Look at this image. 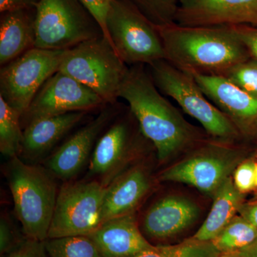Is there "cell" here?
<instances>
[{"mask_svg": "<svg viewBox=\"0 0 257 257\" xmlns=\"http://www.w3.org/2000/svg\"><path fill=\"white\" fill-rule=\"evenodd\" d=\"M119 97L128 103L142 133L153 145L160 162L204 139L202 132L189 124L159 90L145 64L128 67Z\"/></svg>", "mask_w": 257, "mask_h": 257, "instance_id": "obj_1", "label": "cell"}, {"mask_svg": "<svg viewBox=\"0 0 257 257\" xmlns=\"http://www.w3.org/2000/svg\"><path fill=\"white\" fill-rule=\"evenodd\" d=\"M157 30L165 60L192 76L225 77L233 67L251 57L231 26L189 27L174 23Z\"/></svg>", "mask_w": 257, "mask_h": 257, "instance_id": "obj_2", "label": "cell"}, {"mask_svg": "<svg viewBox=\"0 0 257 257\" xmlns=\"http://www.w3.org/2000/svg\"><path fill=\"white\" fill-rule=\"evenodd\" d=\"M7 179L15 212L28 239H47L59 190L56 177L46 167L28 165L20 157L10 158Z\"/></svg>", "mask_w": 257, "mask_h": 257, "instance_id": "obj_3", "label": "cell"}, {"mask_svg": "<svg viewBox=\"0 0 257 257\" xmlns=\"http://www.w3.org/2000/svg\"><path fill=\"white\" fill-rule=\"evenodd\" d=\"M147 67L159 90L172 98L184 111L197 120L211 138L233 143L241 138L229 116L211 102L193 76L165 60Z\"/></svg>", "mask_w": 257, "mask_h": 257, "instance_id": "obj_4", "label": "cell"}, {"mask_svg": "<svg viewBox=\"0 0 257 257\" xmlns=\"http://www.w3.org/2000/svg\"><path fill=\"white\" fill-rule=\"evenodd\" d=\"M128 67L103 35L66 51L59 71L115 104Z\"/></svg>", "mask_w": 257, "mask_h": 257, "instance_id": "obj_5", "label": "cell"}, {"mask_svg": "<svg viewBox=\"0 0 257 257\" xmlns=\"http://www.w3.org/2000/svg\"><path fill=\"white\" fill-rule=\"evenodd\" d=\"M35 10L36 48L67 50L104 36L97 20L79 0H41Z\"/></svg>", "mask_w": 257, "mask_h": 257, "instance_id": "obj_6", "label": "cell"}, {"mask_svg": "<svg viewBox=\"0 0 257 257\" xmlns=\"http://www.w3.org/2000/svg\"><path fill=\"white\" fill-rule=\"evenodd\" d=\"M106 29L108 40L128 67L165 60L157 27L126 0H111Z\"/></svg>", "mask_w": 257, "mask_h": 257, "instance_id": "obj_7", "label": "cell"}, {"mask_svg": "<svg viewBox=\"0 0 257 257\" xmlns=\"http://www.w3.org/2000/svg\"><path fill=\"white\" fill-rule=\"evenodd\" d=\"M106 187L93 179L64 182L59 189L47 239L94 232L101 224Z\"/></svg>", "mask_w": 257, "mask_h": 257, "instance_id": "obj_8", "label": "cell"}, {"mask_svg": "<svg viewBox=\"0 0 257 257\" xmlns=\"http://www.w3.org/2000/svg\"><path fill=\"white\" fill-rule=\"evenodd\" d=\"M66 51L35 47L1 67L0 96L22 116L43 84L58 72Z\"/></svg>", "mask_w": 257, "mask_h": 257, "instance_id": "obj_9", "label": "cell"}, {"mask_svg": "<svg viewBox=\"0 0 257 257\" xmlns=\"http://www.w3.org/2000/svg\"><path fill=\"white\" fill-rule=\"evenodd\" d=\"M214 140L160 176L161 181L193 186L207 194H215L223 182L239 165L242 152L231 145Z\"/></svg>", "mask_w": 257, "mask_h": 257, "instance_id": "obj_10", "label": "cell"}, {"mask_svg": "<svg viewBox=\"0 0 257 257\" xmlns=\"http://www.w3.org/2000/svg\"><path fill=\"white\" fill-rule=\"evenodd\" d=\"M122 111L98 140L89 162V179H96L105 187L122 172L126 161L140 146L150 141L130 108L124 116Z\"/></svg>", "mask_w": 257, "mask_h": 257, "instance_id": "obj_11", "label": "cell"}, {"mask_svg": "<svg viewBox=\"0 0 257 257\" xmlns=\"http://www.w3.org/2000/svg\"><path fill=\"white\" fill-rule=\"evenodd\" d=\"M105 101L82 83L58 71L47 81L21 116L23 130L35 120L76 112L101 110Z\"/></svg>", "mask_w": 257, "mask_h": 257, "instance_id": "obj_12", "label": "cell"}, {"mask_svg": "<svg viewBox=\"0 0 257 257\" xmlns=\"http://www.w3.org/2000/svg\"><path fill=\"white\" fill-rule=\"evenodd\" d=\"M119 102L107 104L95 117L79 128L48 159L46 168L56 178L72 180L91 159L98 140L124 109Z\"/></svg>", "mask_w": 257, "mask_h": 257, "instance_id": "obj_13", "label": "cell"}, {"mask_svg": "<svg viewBox=\"0 0 257 257\" xmlns=\"http://www.w3.org/2000/svg\"><path fill=\"white\" fill-rule=\"evenodd\" d=\"M175 23L182 26H257V0H179Z\"/></svg>", "mask_w": 257, "mask_h": 257, "instance_id": "obj_14", "label": "cell"}, {"mask_svg": "<svg viewBox=\"0 0 257 257\" xmlns=\"http://www.w3.org/2000/svg\"><path fill=\"white\" fill-rule=\"evenodd\" d=\"M209 100L229 116L241 137L257 136V97L224 77L193 76Z\"/></svg>", "mask_w": 257, "mask_h": 257, "instance_id": "obj_15", "label": "cell"}, {"mask_svg": "<svg viewBox=\"0 0 257 257\" xmlns=\"http://www.w3.org/2000/svg\"><path fill=\"white\" fill-rule=\"evenodd\" d=\"M88 236L101 257H134L154 246L139 229L134 213L104 221Z\"/></svg>", "mask_w": 257, "mask_h": 257, "instance_id": "obj_16", "label": "cell"}, {"mask_svg": "<svg viewBox=\"0 0 257 257\" xmlns=\"http://www.w3.org/2000/svg\"><path fill=\"white\" fill-rule=\"evenodd\" d=\"M199 214V208L187 198H162L147 211L143 220L144 232L150 239H168L188 228Z\"/></svg>", "mask_w": 257, "mask_h": 257, "instance_id": "obj_17", "label": "cell"}, {"mask_svg": "<svg viewBox=\"0 0 257 257\" xmlns=\"http://www.w3.org/2000/svg\"><path fill=\"white\" fill-rule=\"evenodd\" d=\"M150 187V175L142 166L121 172L106 187L101 224L113 218L133 214Z\"/></svg>", "mask_w": 257, "mask_h": 257, "instance_id": "obj_18", "label": "cell"}, {"mask_svg": "<svg viewBox=\"0 0 257 257\" xmlns=\"http://www.w3.org/2000/svg\"><path fill=\"white\" fill-rule=\"evenodd\" d=\"M89 112L76 111L41 118L24 128L23 145L20 156L28 160H39L46 155Z\"/></svg>", "mask_w": 257, "mask_h": 257, "instance_id": "obj_19", "label": "cell"}, {"mask_svg": "<svg viewBox=\"0 0 257 257\" xmlns=\"http://www.w3.org/2000/svg\"><path fill=\"white\" fill-rule=\"evenodd\" d=\"M35 9H22L1 13L0 65L1 67L35 47Z\"/></svg>", "mask_w": 257, "mask_h": 257, "instance_id": "obj_20", "label": "cell"}, {"mask_svg": "<svg viewBox=\"0 0 257 257\" xmlns=\"http://www.w3.org/2000/svg\"><path fill=\"white\" fill-rule=\"evenodd\" d=\"M214 196L210 212L193 236L194 239L212 241L234 219L243 204V194L236 188L231 177L223 182Z\"/></svg>", "mask_w": 257, "mask_h": 257, "instance_id": "obj_21", "label": "cell"}, {"mask_svg": "<svg viewBox=\"0 0 257 257\" xmlns=\"http://www.w3.org/2000/svg\"><path fill=\"white\" fill-rule=\"evenodd\" d=\"M24 130L21 114L0 96V152L4 156L20 157Z\"/></svg>", "mask_w": 257, "mask_h": 257, "instance_id": "obj_22", "label": "cell"}, {"mask_svg": "<svg viewBox=\"0 0 257 257\" xmlns=\"http://www.w3.org/2000/svg\"><path fill=\"white\" fill-rule=\"evenodd\" d=\"M257 239V229L241 216H235L213 240L221 253L236 252Z\"/></svg>", "mask_w": 257, "mask_h": 257, "instance_id": "obj_23", "label": "cell"}, {"mask_svg": "<svg viewBox=\"0 0 257 257\" xmlns=\"http://www.w3.org/2000/svg\"><path fill=\"white\" fill-rule=\"evenodd\" d=\"M45 248L50 257H101L88 236H70L47 239Z\"/></svg>", "mask_w": 257, "mask_h": 257, "instance_id": "obj_24", "label": "cell"}, {"mask_svg": "<svg viewBox=\"0 0 257 257\" xmlns=\"http://www.w3.org/2000/svg\"><path fill=\"white\" fill-rule=\"evenodd\" d=\"M154 25L165 26L175 23L179 0H126Z\"/></svg>", "mask_w": 257, "mask_h": 257, "instance_id": "obj_25", "label": "cell"}, {"mask_svg": "<svg viewBox=\"0 0 257 257\" xmlns=\"http://www.w3.org/2000/svg\"><path fill=\"white\" fill-rule=\"evenodd\" d=\"M228 79L236 87L257 97V60L251 57L238 64L226 74Z\"/></svg>", "mask_w": 257, "mask_h": 257, "instance_id": "obj_26", "label": "cell"}, {"mask_svg": "<svg viewBox=\"0 0 257 257\" xmlns=\"http://www.w3.org/2000/svg\"><path fill=\"white\" fill-rule=\"evenodd\" d=\"M27 237L19 236L14 225L9 218L5 215L0 219V253L5 256L18 247Z\"/></svg>", "mask_w": 257, "mask_h": 257, "instance_id": "obj_27", "label": "cell"}, {"mask_svg": "<svg viewBox=\"0 0 257 257\" xmlns=\"http://www.w3.org/2000/svg\"><path fill=\"white\" fill-rule=\"evenodd\" d=\"M234 184L243 194L256 189V163L252 161L240 163L234 170Z\"/></svg>", "mask_w": 257, "mask_h": 257, "instance_id": "obj_28", "label": "cell"}, {"mask_svg": "<svg viewBox=\"0 0 257 257\" xmlns=\"http://www.w3.org/2000/svg\"><path fill=\"white\" fill-rule=\"evenodd\" d=\"M44 241L26 238L14 251L3 257H50Z\"/></svg>", "mask_w": 257, "mask_h": 257, "instance_id": "obj_29", "label": "cell"}, {"mask_svg": "<svg viewBox=\"0 0 257 257\" xmlns=\"http://www.w3.org/2000/svg\"><path fill=\"white\" fill-rule=\"evenodd\" d=\"M79 1L97 20L104 32V37L108 40L106 29V19L109 6H110L111 0H79Z\"/></svg>", "mask_w": 257, "mask_h": 257, "instance_id": "obj_30", "label": "cell"}, {"mask_svg": "<svg viewBox=\"0 0 257 257\" xmlns=\"http://www.w3.org/2000/svg\"><path fill=\"white\" fill-rule=\"evenodd\" d=\"M231 27L247 48L251 57L257 60V26L235 25Z\"/></svg>", "mask_w": 257, "mask_h": 257, "instance_id": "obj_31", "label": "cell"}, {"mask_svg": "<svg viewBox=\"0 0 257 257\" xmlns=\"http://www.w3.org/2000/svg\"><path fill=\"white\" fill-rule=\"evenodd\" d=\"M41 0H0V13L22 9H35Z\"/></svg>", "mask_w": 257, "mask_h": 257, "instance_id": "obj_32", "label": "cell"}, {"mask_svg": "<svg viewBox=\"0 0 257 257\" xmlns=\"http://www.w3.org/2000/svg\"><path fill=\"white\" fill-rule=\"evenodd\" d=\"M134 257H180L174 245H159Z\"/></svg>", "mask_w": 257, "mask_h": 257, "instance_id": "obj_33", "label": "cell"}, {"mask_svg": "<svg viewBox=\"0 0 257 257\" xmlns=\"http://www.w3.org/2000/svg\"><path fill=\"white\" fill-rule=\"evenodd\" d=\"M238 213L257 229V201L241 204Z\"/></svg>", "mask_w": 257, "mask_h": 257, "instance_id": "obj_34", "label": "cell"}, {"mask_svg": "<svg viewBox=\"0 0 257 257\" xmlns=\"http://www.w3.org/2000/svg\"><path fill=\"white\" fill-rule=\"evenodd\" d=\"M241 257H257V239L251 244L238 251Z\"/></svg>", "mask_w": 257, "mask_h": 257, "instance_id": "obj_35", "label": "cell"}, {"mask_svg": "<svg viewBox=\"0 0 257 257\" xmlns=\"http://www.w3.org/2000/svg\"><path fill=\"white\" fill-rule=\"evenodd\" d=\"M219 257H241V256H240L238 251H236V252L221 253Z\"/></svg>", "mask_w": 257, "mask_h": 257, "instance_id": "obj_36", "label": "cell"}, {"mask_svg": "<svg viewBox=\"0 0 257 257\" xmlns=\"http://www.w3.org/2000/svg\"><path fill=\"white\" fill-rule=\"evenodd\" d=\"M256 189H257V163H256Z\"/></svg>", "mask_w": 257, "mask_h": 257, "instance_id": "obj_37", "label": "cell"}]
</instances>
